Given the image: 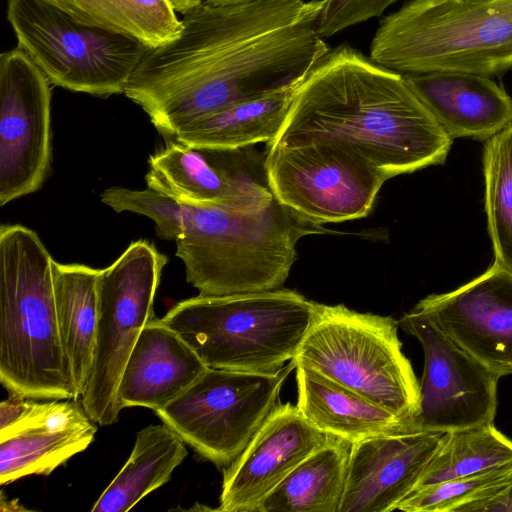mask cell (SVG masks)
<instances>
[{
    "label": "cell",
    "instance_id": "obj_33",
    "mask_svg": "<svg viewBox=\"0 0 512 512\" xmlns=\"http://www.w3.org/2000/svg\"><path fill=\"white\" fill-rule=\"evenodd\" d=\"M461 512H512V482L494 497L470 504Z\"/></svg>",
    "mask_w": 512,
    "mask_h": 512
},
{
    "label": "cell",
    "instance_id": "obj_5",
    "mask_svg": "<svg viewBox=\"0 0 512 512\" xmlns=\"http://www.w3.org/2000/svg\"><path fill=\"white\" fill-rule=\"evenodd\" d=\"M370 59L401 74L512 69V0H411L385 17Z\"/></svg>",
    "mask_w": 512,
    "mask_h": 512
},
{
    "label": "cell",
    "instance_id": "obj_26",
    "mask_svg": "<svg viewBox=\"0 0 512 512\" xmlns=\"http://www.w3.org/2000/svg\"><path fill=\"white\" fill-rule=\"evenodd\" d=\"M91 419L63 428L40 427L0 439V483L28 475H49L94 440Z\"/></svg>",
    "mask_w": 512,
    "mask_h": 512
},
{
    "label": "cell",
    "instance_id": "obj_16",
    "mask_svg": "<svg viewBox=\"0 0 512 512\" xmlns=\"http://www.w3.org/2000/svg\"><path fill=\"white\" fill-rule=\"evenodd\" d=\"M331 435L297 405L277 404L241 454L223 471L221 512H258L263 500Z\"/></svg>",
    "mask_w": 512,
    "mask_h": 512
},
{
    "label": "cell",
    "instance_id": "obj_31",
    "mask_svg": "<svg viewBox=\"0 0 512 512\" xmlns=\"http://www.w3.org/2000/svg\"><path fill=\"white\" fill-rule=\"evenodd\" d=\"M100 198L116 212L128 211L151 218L162 239L177 241L184 233L187 206L150 187L144 190L110 187Z\"/></svg>",
    "mask_w": 512,
    "mask_h": 512
},
{
    "label": "cell",
    "instance_id": "obj_2",
    "mask_svg": "<svg viewBox=\"0 0 512 512\" xmlns=\"http://www.w3.org/2000/svg\"><path fill=\"white\" fill-rule=\"evenodd\" d=\"M452 142L403 74L343 44L320 58L297 86L269 146L336 144L391 178L443 164Z\"/></svg>",
    "mask_w": 512,
    "mask_h": 512
},
{
    "label": "cell",
    "instance_id": "obj_12",
    "mask_svg": "<svg viewBox=\"0 0 512 512\" xmlns=\"http://www.w3.org/2000/svg\"><path fill=\"white\" fill-rule=\"evenodd\" d=\"M398 323L424 353L419 409L409 431L449 433L494 423L501 377L418 310L413 308Z\"/></svg>",
    "mask_w": 512,
    "mask_h": 512
},
{
    "label": "cell",
    "instance_id": "obj_4",
    "mask_svg": "<svg viewBox=\"0 0 512 512\" xmlns=\"http://www.w3.org/2000/svg\"><path fill=\"white\" fill-rule=\"evenodd\" d=\"M326 232L276 198L253 211L187 206L175 254L199 295L267 291L286 281L296 260L297 242Z\"/></svg>",
    "mask_w": 512,
    "mask_h": 512
},
{
    "label": "cell",
    "instance_id": "obj_3",
    "mask_svg": "<svg viewBox=\"0 0 512 512\" xmlns=\"http://www.w3.org/2000/svg\"><path fill=\"white\" fill-rule=\"evenodd\" d=\"M53 260L34 230L0 227V381L10 394L76 400L59 333Z\"/></svg>",
    "mask_w": 512,
    "mask_h": 512
},
{
    "label": "cell",
    "instance_id": "obj_6",
    "mask_svg": "<svg viewBox=\"0 0 512 512\" xmlns=\"http://www.w3.org/2000/svg\"><path fill=\"white\" fill-rule=\"evenodd\" d=\"M318 305L284 288L198 295L178 302L162 320L207 367L273 373L294 359Z\"/></svg>",
    "mask_w": 512,
    "mask_h": 512
},
{
    "label": "cell",
    "instance_id": "obj_25",
    "mask_svg": "<svg viewBox=\"0 0 512 512\" xmlns=\"http://www.w3.org/2000/svg\"><path fill=\"white\" fill-rule=\"evenodd\" d=\"M73 19L131 36L147 48L175 38L181 20L168 0H47Z\"/></svg>",
    "mask_w": 512,
    "mask_h": 512
},
{
    "label": "cell",
    "instance_id": "obj_15",
    "mask_svg": "<svg viewBox=\"0 0 512 512\" xmlns=\"http://www.w3.org/2000/svg\"><path fill=\"white\" fill-rule=\"evenodd\" d=\"M414 309L500 377L512 374V272L493 262L478 277L428 295Z\"/></svg>",
    "mask_w": 512,
    "mask_h": 512
},
{
    "label": "cell",
    "instance_id": "obj_10",
    "mask_svg": "<svg viewBox=\"0 0 512 512\" xmlns=\"http://www.w3.org/2000/svg\"><path fill=\"white\" fill-rule=\"evenodd\" d=\"M295 367L294 360L273 373L208 367L155 413L203 458L227 467L277 405L281 387Z\"/></svg>",
    "mask_w": 512,
    "mask_h": 512
},
{
    "label": "cell",
    "instance_id": "obj_34",
    "mask_svg": "<svg viewBox=\"0 0 512 512\" xmlns=\"http://www.w3.org/2000/svg\"><path fill=\"white\" fill-rule=\"evenodd\" d=\"M203 1L204 0H168L176 13H180L182 15Z\"/></svg>",
    "mask_w": 512,
    "mask_h": 512
},
{
    "label": "cell",
    "instance_id": "obj_7",
    "mask_svg": "<svg viewBox=\"0 0 512 512\" xmlns=\"http://www.w3.org/2000/svg\"><path fill=\"white\" fill-rule=\"evenodd\" d=\"M398 328L390 316L319 303L293 360L385 408L410 432L419 409V382Z\"/></svg>",
    "mask_w": 512,
    "mask_h": 512
},
{
    "label": "cell",
    "instance_id": "obj_1",
    "mask_svg": "<svg viewBox=\"0 0 512 512\" xmlns=\"http://www.w3.org/2000/svg\"><path fill=\"white\" fill-rule=\"evenodd\" d=\"M324 0L203 1L180 33L147 49L124 94L166 139L237 103L297 86L328 51L317 32Z\"/></svg>",
    "mask_w": 512,
    "mask_h": 512
},
{
    "label": "cell",
    "instance_id": "obj_9",
    "mask_svg": "<svg viewBox=\"0 0 512 512\" xmlns=\"http://www.w3.org/2000/svg\"><path fill=\"white\" fill-rule=\"evenodd\" d=\"M167 262L166 255L140 239L100 269L94 360L81 404L90 419L101 426L119 419L121 374L142 329L155 316L154 297Z\"/></svg>",
    "mask_w": 512,
    "mask_h": 512
},
{
    "label": "cell",
    "instance_id": "obj_20",
    "mask_svg": "<svg viewBox=\"0 0 512 512\" xmlns=\"http://www.w3.org/2000/svg\"><path fill=\"white\" fill-rule=\"evenodd\" d=\"M297 407L328 435L356 443L376 435L406 432L385 408L304 366H296Z\"/></svg>",
    "mask_w": 512,
    "mask_h": 512
},
{
    "label": "cell",
    "instance_id": "obj_19",
    "mask_svg": "<svg viewBox=\"0 0 512 512\" xmlns=\"http://www.w3.org/2000/svg\"><path fill=\"white\" fill-rule=\"evenodd\" d=\"M404 77L452 139L486 141L512 124V98L491 77L458 71Z\"/></svg>",
    "mask_w": 512,
    "mask_h": 512
},
{
    "label": "cell",
    "instance_id": "obj_11",
    "mask_svg": "<svg viewBox=\"0 0 512 512\" xmlns=\"http://www.w3.org/2000/svg\"><path fill=\"white\" fill-rule=\"evenodd\" d=\"M274 197L323 225L365 217L390 177L352 150L331 143L267 146Z\"/></svg>",
    "mask_w": 512,
    "mask_h": 512
},
{
    "label": "cell",
    "instance_id": "obj_21",
    "mask_svg": "<svg viewBox=\"0 0 512 512\" xmlns=\"http://www.w3.org/2000/svg\"><path fill=\"white\" fill-rule=\"evenodd\" d=\"M100 269L53 260L52 275L59 333L78 393L89 381L99 314Z\"/></svg>",
    "mask_w": 512,
    "mask_h": 512
},
{
    "label": "cell",
    "instance_id": "obj_30",
    "mask_svg": "<svg viewBox=\"0 0 512 512\" xmlns=\"http://www.w3.org/2000/svg\"><path fill=\"white\" fill-rule=\"evenodd\" d=\"M20 394L0 404V439L40 427L63 428L90 419L82 404L73 399L37 402Z\"/></svg>",
    "mask_w": 512,
    "mask_h": 512
},
{
    "label": "cell",
    "instance_id": "obj_8",
    "mask_svg": "<svg viewBox=\"0 0 512 512\" xmlns=\"http://www.w3.org/2000/svg\"><path fill=\"white\" fill-rule=\"evenodd\" d=\"M7 20L50 84L99 97L123 93L147 48L139 40L81 23L47 0H8Z\"/></svg>",
    "mask_w": 512,
    "mask_h": 512
},
{
    "label": "cell",
    "instance_id": "obj_27",
    "mask_svg": "<svg viewBox=\"0 0 512 512\" xmlns=\"http://www.w3.org/2000/svg\"><path fill=\"white\" fill-rule=\"evenodd\" d=\"M512 462V440L489 423L446 433L414 489ZM413 489V490H414Z\"/></svg>",
    "mask_w": 512,
    "mask_h": 512
},
{
    "label": "cell",
    "instance_id": "obj_14",
    "mask_svg": "<svg viewBox=\"0 0 512 512\" xmlns=\"http://www.w3.org/2000/svg\"><path fill=\"white\" fill-rule=\"evenodd\" d=\"M50 82L19 47L0 55V205L37 191L52 158Z\"/></svg>",
    "mask_w": 512,
    "mask_h": 512
},
{
    "label": "cell",
    "instance_id": "obj_18",
    "mask_svg": "<svg viewBox=\"0 0 512 512\" xmlns=\"http://www.w3.org/2000/svg\"><path fill=\"white\" fill-rule=\"evenodd\" d=\"M207 368L175 330L153 316L122 371L117 388L119 408L140 406L157 411L186 391Z\"/></svg>",
    "mask_w": 512,
    "mask_h": 512
},
{
    "label": "cell",
    "instance_id": "obj_13",
    "mask_svg": "<svg viewBox=\"0 0 512 512\" xmlns=\"http://www.w3.org/2000/svg\"><path fill=\"white\" fill-rule=\"evenodd\" d=\"M266 151L238 148H192L169 139L149 157L148 187L185 206L253 211L273 200Z\"/></svg>",
    "mask_w": 512,
    "mask_h": 512
},
{
    "label": "cell",
    "instance_id": "obj_23",
    "mask_svg": "<svg viewBox=\"0 0 512 512\" xmlns=\"http://www.w3.org/2000/svg\"><path fill=\"white\" fill-rule=\"evenodd\" d=\"M187 455L185 441L167 424L149 425L136 435L133 450L92 512H126L167 483Z\"/></svg>",
    "mask_w": 512,
    "mask_h": 512
},
{
    "label": "cell",
    "instance_id": "obj_17",
    "mask_svg": "<svg viewBox=\"0 0 512 512\" xmlns=\"http://www.w3.org/2000/svg\"><path fill=\"white\" fill-rule=\"evenodd\" d=\"M443 432H394L352 444L339 512H389L415 488Z\"/></svg>",
    "mask_w": 512,
    "mask_h": 512
},
{
    "label": "cell",
    "instance_id": "obj_28",
    "mask_svg": "<svg viewBox=\"0 0 512 512\" xmlns=\"http://www.w3.org/2000/svg\"><path fill=\"white\" fill-rule=\"evenodd\" d=\"M482 162L494 262L512 272V124L485 141Z\"/></svg>",
    "mask_w": 512,
    "mask_h": 512
},
{
    "label": "cell",
    "instance_id": "obj_29",
    "mask_svg": "<svg viewBox=\"0 0 512 512\" xmlns=\"http://www.w3.org/2000/svg\"><path fill=\"white\" fill-rule=\"evenodd\" d=\"M512 482V462L437 484L414 489L395 510L461 512L473 503L494 497Z\"/></svg>",
    "mask_w": 512,
    "mask_h": 512
},
{
    "label": "cell",
    "instance_id": "obj_24",
    "mask_svg": "<svg viewBox=\"0 0 512 512\" xmlns=\"http://www.w3.org/2000/svg\"><path fill=\"white\" fill-rule=\"evenodd\" d=\"M352 443L335 436L298 464L258 512H339Z\"/></svg>",
    "mask_w": 512,
    "mask_h": 512
},
{
    "label": "cell",
    "instance_id": "obj_32",
    "mask_svg": "<svg viewBox=\"0 0 512 512\" xmlns=\"http://www.w3.org/2000/svg\"><path fill=\"white\" fill-rule=\"evenodd\" d=\"M397 0H324L317 32L330 37L348 27L381 16Z\"/></svg>",
    "mask_w": 512,
    "mask_h": 512
},
{
    "label": "cell",
    "instance_id": "obj_22",
    "mask_svg": "<svg viewBox=\"0 0 512 512\" xmlns=\"http://www.w3.org/2000/svg\"><path fill=\"white\" fill-rule=\"evenodd\" d=\"M297 86L202 117L182 128L173 139L192 148H238L257 143L269 146L286 120Z\"/></svg>",
    "mask_w": 512,
    "mask_h": 512
},
{
    "label": "cell",
    "instance_id": "obj_35",
    "mask_svg": "<svg viewBox=\"0 0 512 512\" xmlns=\"http://www.w3.org/2000/svg\"><path fill=\"white\" fill-rule=\"evenodd\" d=\"M213 4H219V5H227V4H237V3H243V2H249L252 0H206Z\"/></svg>",
    "mask_w": 512,
    "mask_h": 512
}]
</instances>
